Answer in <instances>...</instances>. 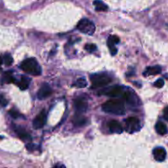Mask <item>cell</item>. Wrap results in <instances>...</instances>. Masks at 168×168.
Returning <instances> with one entry per match:
<instances>
[{"mask_svg": "<svg viewBox=\"0 0 168 168\" xmlns=\"http://www.w3.org/2000/svg\"><path fill=\"white\" fill-rule=\"evenodd\" d=\"M161 68L159 66H153L147 67L146 71H144V75H155L161 73Z\"/></svg>", "mask_w": 168, "mask_h": 168, "instance_id": "2e32d148", "label": "cell"}, {"mask_svg": "<svg viewBox=\"0 0 168 168\" xmlns=\"http://www.w3.org/2000/svg\"><path fill=\"white\" fill-rule=\"evenodd\" d=\"M74 108L77 111V113H84L86 112L87 108H88V103L84 98H78L74 101Z\"/></svg>", "mask_w": 168, "mask_h": 168, "instance_id": "30bf717a", "label": "cell"}, {"mask_svg": "<svg viewBox=\"0 0 168 168\" xmlns=\"http://www.w3.org/2000/svg\"><path fill=\"white\" fill-rule=\"evenodd\" d=\"M73 123L75 126H82L86 124L87 119L84 116L82 115V113H77V114H75L73 117Z\"/></svg>", "mask_w": 168, "mask_h": 168, "instance_id": "5bb4252c", "label": "cell"}, {"mask_svg": "<svg viewBox=\"0 0 168 168\" xmlns=\"http://www.w3.org/2000/svg\"><path fill=\"white\" fill-rule=\"evenodd\" d=\"M77 29L82 32V33L86 34L89 36H91L94 33L95 31V25L93 22L88 20V19H82L77 24Z\"/></svg>", "mask_w": 168, "mask_h": 168, "instance_id": "277c9868", "label": "cell"}, {"mask_svg": "<svg viewBox=\"0 0 168 168\" xmlns=\"http://www.w3.org/2000/svg\"><path fill=\"white\" fill-rule=\"evenodd\" d=\"M72 85L76 87V88H84V87L87 86V81L84 80V78H80Z\"/></svg>", "mask_w": 168, "mask_h": 168, "instance_id": "ffe728a7", "label": "cell"}, {"mask_svg": "<svg viewBox=\"0 0 168 168\" xmlns=\"http://www.w3.org/2000/svg\"><path fill=\"white\" fill-rule=\"evenodd\" d=\"M164 84H165V83H164V80H162V79H158V80L155 81L153 85H154L155 87H157V88L160 89V88H162V87L164 86Z\"/></svg>", "mask_w": 168, "mask_h": 168, "instance_id": "d4e9b609", "label": "cell"}, {"mask_svg": "<svg viewBox=\"0 0 168 168\" xmlns=\"http://www.w3.org/2000/svg\"><path fill=\"white\" fill-rule=\"evenodd\" d=\"M163 117L164 119L166 120V122H168V106L166 107L163 110Z\"/></svg>", "mask_w": 168, "mask_h": 168, "instance_id": "f1b7e54d", "label": "cell"}, {"mask_svg": "<svg viewBox=\"0 0 168 168\" xmlns=\"http://www.w3.org/2000/svg\"><path fill=\"white\" fill-rule=\"evenodd\" d=\"M52 93H53V90H52L51 87L49 86L47 83H44L38 91L37 98L40 100L45 99L48 97H49L52 94Z\"/></svg>", "mask_w": 168, "mask_h": 168, "instance_id": "9c48e42d", "label": "cell"}, {"mask_svg": "<svg viewBox=\"0 0 168 168\" xmlns=\"http://www.w3.org/2000/svg\"><path fill=\"white\" fill-rule=\"evenodd\" d=\"M2 61L4 62L6 66H11L13 62V58L9 53H6L3 57H2Z\"/></svg>", "mask_w": 168, "mask_h": 168, "instance_id": "44dd1931", "label": "cell"}, {"mask_svg": "<svg viewBox=\"0 0 168 168\" xmlns=\"http://www.w3.org/2000/svg\"><path fill=\"white\" fill-rule=\"evenodd\" d=\"M8 113H9V115L11 116V117H12V118H15V119L18 118V117H20V116H21L20 113H18L17 111L13 110V109H12V110L9 111Z\"/></svg>", "mask_w": 168, "mask_h": 168, "instance_id": "cb8c5ba5", "label": "cell"}, {"mask_svg": "<svg viewBox=\"0 0 168 168\" xmlns=\"http://www.w3.org/2000/svg\"><path fill=\"white\" fill-rule=\"evenodd\" d=\"M94 5L96 11L98 12L107 11L108 8V7L103 2H102L101 0H94Z\"/></svg>", "mask_w": 168, "mask_h": 168, "instance_id": "ac0fdd59", "label": "cell"}, {"mask_svg": "<svg viewBox=\"0 0 168 168\" xmlns=\"http://www.w3.org/2000/svg\"><path fill=\"white\" fill-rule=\"evenodd\" d=\"M155 130L157 131V134H159L160 135H165L167 134L168 130L167 126H166V124H164L162 122H157L156 126H155Z\"/></svg>", "mask_w": 168, "mask_h": 168, "instance_id": "9a60e30c", "label": "cell"}, {"mask_svg": "<svg viewBox=\"0 0 168 168\" xmlns=\"http://www.w3.org/2000/svg\"><path fill=\"white\" fill-rule=\"evenodd\" d=\"M55 166H60V165H56ZM62 166V167H65V166Z\"/></svg>", "mask_w": 168, "mask_h": 168, "instance_id": "4dcf8cb0", "label": "cell"}, {"mask_svg": "<svg viewBox=\"0 0 168 168\" xmlns=\"http://www.w3.org/2000/svg\"><path fill=\"white\" fill-rule=\"evenodd\" d=\"M103 110L113 115L122 116L126 113V108L122 99H112L103 105Z\"/></svg>", "mask_w": 168, "mask_h": 168, "instance_id": "6da1fadb", "label": "cell"}, {"mask_svg": "<svg viewBox=\"0 0 168 168\" xmlns=\"http://www.w3.org/2000/svg\"><path fill=\"white\" fill-rule=\"evenodd\" d=\"M3 81L6 82L7 84H10V83H14L16 81L15 78L12 75V71H7L5 72L3 75Z\"/></svg>", "mask_w": 168, "mask_h": 168, "instance_id": "d6986e66", "label": "cell"}, {"mask_svg": "<svg viewBox=\"0 0 168 168\" xmlns=\"http://www.w3.org/2000/svg\"><path fill=\"white\" fill-rule=\"evenodd\" d=\"M93 88H102L107 86L112 82V78L108 74L98 73L90 75Z\"/></svg>", "mask_w": 168, "mask_h": 168, "instance_id": "3957f363", "label": "cell"}, {"mask_svg": "<svg viewBox=\"0 0 168 168\" xmlns=\"http://www.w3.org/2000/svg\"><path fill=\"white\" fill-rule=\"evenodd\" d=\"M124 93V88L120 85H114V86L107 88L101 92H99V94H103L106 96L113 98H117L120 96H122Z\"/></svg>", "mask_w": 168, "mask_h": 168, "instance_id": "5b68a950", "label": "cell"}, {"mask_svg": "<svg viewBox=\"0 0 168 168\" xmlns=\"http://www.w3.org/2000/svg\"><path fill=\"white\" fill-rule=\"evenodd\" d=\"M31 83V79L26 76H22L20 81L18 82V87L22 89V90H26L30 85Z\"/></svg>", "mask_w": 168, "mask_h": 168, "instance_id": "e0dca14e", "label": "cell"}, {"mask_svg": "<svg viewBox=\"0 0 168 168\" xmlns=\"http://www.w3.org/2000/svg\"><path fill=\"white\" fill-rule=\"evenodd\" d=\"M47 116L45 111L43 110L40 113H39L37 117L33 121V127L35 129H41L46 124Z\"/></svg>", "mask_w": 168, "mask_h": 168, "instance_id": "ba28073f", "label": "cell"}, {"mask_svg": "<svg viewBox=\"0 0 168 168\" xmlns=\"http://www.w3.org/2000/svg\"><path fill=\"white\" fill-rule=\"evenodd\" d=\"M0 105L2 107H6L7 105V100L1 94H0Z\"/></svg>", "mask_w": 168, "mask_h": 168, "instance_id": "83f0119b", "label": "cell"}, {"mask_svg": "<svg viewBox=\"0 0 168 168\" xmlns=\"http://www.w3.org/2000/svg\"><path fill=\"white\" fill-rule=\"evenodd\" d=\"M26 148L29 151H35L37 149L38 146L37 145H36V144H32V143H30V144H26Z\"/></svg>", "mask_w": 168, "mask_h": 168, "instance_id": "484cf974", "label": "cell"}, {"mask_svg": "<svg viewBox=\"0 0 168 168\" xmlns=\"http://www.w3.org/2000/svg\"><path fill=\"white\" fill-rule=\"evenodd\" d=\"M122 96H123V99H124L127 103L131 105V106L137 107L139 106V105H140V100H139L137 95L135 94L134 92H132V91H124V93H123Z\"/></svg>", "mask_w": 168, "mask_h": 168, "instance_id": "8992f818", "label": "cell"}, {"mask_svg": "<svg viewBox=\"0 0 168 168\" xmlns=\"http://www.w3.org/2000/svg\"><path fill=\"white\" fill-rule=\"evenodd\" d=\"M21 68L26 73L35 75V76L40 75L42 72L40 64L38 63V62L35 58H27V59L24 60L21 64Z\"/></svg>", "mask_w": 168, "mask_h": 168, "instance_id": "7a4b0ae2", "label": "cell"}, {"mask_svg": "<svg viewBox=\"0 0 168 168\" xmlns=\"http://www.w3.org/2000/svg\"><path fill=\"white\" fill-rule=\"evenodd\" d=\"M108 40H111L112 42L114 43V44H118V43L120 42V39L118 36H111L110 37L108 38Z\"/></svg>", "mask_w": 168, "mask_h": 168, "instance_id": "4316f807", "label": "cell"}, {"mask_svg": "<svg viewBox=\"0 0 168 168\" xmlns=\"http://www.w3.org/2000/svg\"><path fill=\"white\" fill-rule=\"evenodd\" d=\"M108 48H109V49H110L111 54H112L113 56L116 55L117 53V49L115 47V44L112 42L111 40H108Z\"/></svg>", "mask_w": 168, "mask_h": 168, "instance_id": "7402d4cb", "label": "cell"}, {"mask_svg": "<svg viewBox=\"0 0 168 168\" xmlns=\"http://www.w3.org/2000/svg\"><path fill=\"white\" fill-rule=\"evenodd\" d=\"M15 131L17 133V135H18V137L20 138L22 140H23V141H31L32 138L31 137L29 133L27 132L24 128L18 126V127L15 128Z\"/></svg>", "mask_w": 168, "mask_h": 168, "instance_id": "7c38bea8", "label": "cell"}, {"mask_svg": "<svg viewBox=\"0 0 168 168\" xmlns=\"http://www.w3.org/2000/svg\"><path fill=\"white\" fill-rule=\"evenodd\" d=\"M2 62H3V61H2V57H0V70H1V66H2Z\"/></svg>", "mask_w": 168, "mask_h": 168, "instance_id": "f546056e", "label": "cell"}, {"mask_svg": "<svg viewBox=\"0 0 168 168\" xmlns=\"http://www.w3.org/2000/svg\"><path fill=\"white\" fill-rule=\"evenodd\" d=\"M153 157L154 159L157 161H163L166 159V152L165 148L162 147H157L155 148L153 151Z\"/></svg>", "mask_w": 168, "mask_h": 168, "instance_id": "8fae6325", "label": "cell"}, {"mask_svg": "<svg viewBox=\"0 0 168 168\" xmlns=\"http://www.w3.org/2000/svg\"><path fill=\"white\" fill-rule=\"evenodd\" d=\"M108 127L112 133L121 134V133L123 132V128H122V125L120 124L117 121H115V120H113V121L109 122Z\"/></svg>", "mask_w": 168, "mask_h": 168, "instance_id": "4fadbf2b", "label": "cell"}, {"mask_svg": "<svg viewBox=\"0 0 168 168\" xmlns=\"http://www.w3.org/2000/svg\"><path fill=\"white\" fill-rule=\"evenodd\" d=\"M126 128L128 129V131L130 132H135L136 131H139L141 127L139 120L135 117H128L126 120Z\"/></svg>", "mask_w": 168, "mask_h": 168, "instance_id": "52a82bcc", "label": "cell"}, {"mask_svg": "<svg viewBox=\"0 0 168 168\" xmlns=\"http://www.w3.org/2000/svg\"><path fill=\"white\" fill-rule=\"evenodd\" d=\"M84 49H85V50L88 51L89 53H93V52H94L95 50H96L97 47L94 44H87L86 45L84 46Z\"/></svg>", "mask_w": 168, "mask_h": 168, "instance_id": "603a6c76", "label": "cell"}]
</instances>
